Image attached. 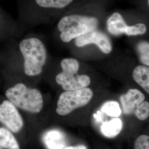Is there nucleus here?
<instances>
[{"mask_svg":"<svg viewBox=\"0 0 149 149\" xmlns=\"http://www.w3.org/2000/svg\"><path fill=\"white\" fill-rule=\"evenodd\" d=\"M8 82L5 90V97L20 111L38 114L44 108L42 92L36 88L29 87L24 82L16 81L11 74L7 75Z\"/></svg>","mask_w":149,"mask_h":149,"instance_id":"1","label":"nucleus"},{"mask_svg":"<svg viewBox=\"0 0 149 149\" xmlns=\"http://www.w3.org/2000/svg\"><path fill=\"white\" fill-rule=\"evenodd\" d=\"M18 49L22 58L23 74L31 77L42 74L48 58L47 50L43 42L38 38H26L19 42Z\"/></svg>","mask_w":149,"mask_h":149,"instance_id":"2","label":"nucleus"},{"mask_svg":"<svg viewBox=\"0 0 149 149\" xmlns=\"http://www.w3.org/2000/svg\"><path fill=\"white\" fill-rule=\"evenodd\" d=\"M98 24V19L94 17L72 15L65 16L58 23V28L60 32V37L65 43L95 30Z\"/></svg>","mask_w":149,"mask_h":149,"instance_id":"3","label":"nucleus"},{"mask_svg":"<svg viewBox=\"0 0 149 149\" xmlns=\"http://www.w3.org/2000/svg\"><path fill=\"white\" fill-rule=\"evenodd\" d=\"M62 71L56 75V83L65 91H75L87 87L90 77L86 74H79L80 63L74 58L64 59L61 62Z\"/></svg>","mask_w":149,"mask_h":149,"instance_id":"4","label":"nucleus"},{"mask_svg":"<svg viewBox=\"0 0 149 149\" xmlns=\"http://www.w3.org/2000/svg\"><path fill=\"white\" fill-rule=\"evenodd\" d=\"M93 96V91L87 87L78 90L65 91L59 96L56 112L60 116H66L75 109L86 106Z\"/></svg>","mask_w":149,"mask_h":149,"instance_id":"5","label":"nucleus"},{"mask_svg":"<svg viewBox=\"0 0 149 149\" xmlns=\"http://www.w3.org/2000/svg\"><path fill=\"white\" fill-rule=\"evenodd\" d=\"M0 125L16 135L24 127L20 110L5 97L0 98Z\"/></svg>","mask_w":149,"mask_h":149,"instance_id":"6","label":"nucleus"},{"mask_svg":"<svg viewBox=\"0 0 149 149\" xmlns=\"http://www.w3.org/2000/svg\"><path fill=\"white\" fill-rule=\"evenodd\" d=\"M75 44L78 47H82L87 44H95L104 53L109 54L112 50L109 38L103 32L96 29L88 32L75 39Z\"/></svg>","mask_w":149,"mask_h":149,"instance_id":"7","label":"nucleus"},{"mask_svg":"<svg viewBox=\"0 0 149 149\" xmlns=\"http://www.w3.org/2000/svg\"><path fill=\"white\" fill-rule=\"evenodd\" d=\"M144 94L137 89H130L127 93L120 97L123 112L125 114H131L139 105L145 101Z\"/></svg>","mask_w":149,"mask_h":149,"instance_id":"8","label":"nucleus"},{"mask_svg":"<svg viewBox=\"0 0 149 149\" xmlns=\"http://www.w3.org/2000/svg\"><path fill=\"white\" fill-rule=\"evenodd\" d=\"M107 27L108 31L111 34L118 36L124 34L128 25L125 23L122 16L118 12H115L108 19Z\"/></svg>","mask_w":149,"mask_h":149,"instance_id":"9","label":"nucleus"},{"mask_svg":"<svg viewBox=\"0 0 149 149\" xmlns=\"http://www.w3.org/2000/svg\"><path fill=\"white\" fill-rule=\"evenodd\" d=\"M0 149H21L16 135L1 125Z\"/></svg>","mask_w":149,"mask_h":149,"instance_id":"10","label":"nucleus"},{"mask_svg":"<svg viewBox=\"0 0 149 149\" xmlns=\"http://www.w3.org/2000/svg\"><path fill=\"white\" fill-rule=\"evenodd\" d=\"M122 127L121 119L117 117L103 123L101 130L102 133L104 136L108 138H113L120 133Z\"/></svg>","mask_w":149,"mask_h":149,"instance_id":"11","label":"nucleus"},{"mask_svg":"<svg viewBox=\"0 0 149 149\" xmlns=\"http://www.w3.org/2000/svg\"><path fill=\"white\" fill-rule=\"evenodd\" d=\"M133 77L134 81L149 93V67L139 65L134 70Z\"/></svg>","mask_w":149,"mask_h":149,"instance_id":"12","label":"nucleus"},{"mask_svg":"<svg viewBox=\"0 0 149 149\" xmlns=\"http://www.w3.org/2000/svg\"><path fill=\"white\" fill-rule=\"evenodd\" d=\"M45 143L50 149H63L66 146V140L63 134L57 130H52L45 137Z\"/></svg>","mask_w":149,"mask_h":149,"instance_id":"13","label":"nucleus"},{"mask_svg":"<svg viewBox=\"0 0 149 149\" xmlns=\"http://www.w3.org/2000/svg\"><path fill=\"white\" fill-rule=\"evenodd\" d=\"M15 33V22L0 8V38H6Z\"/></svg>","mask_w":149,"mask_h":149,"instance_id":"14","label":"nucleus"},{"mask_svg":"<svg viewBox=\"0 0 149 149\" xmlns=\"http://www.w3.org/2000/svg\"><path fill=\"white\" fill-rule=\"evenodd\" d=\"M36 5L44 9H61L69 5L74 0H34Z\"/></svg>","mask_w":149,"mask_h":149,"instance_id":"15","label":"nucleus"},{"mask_svg":"<svg viewBox=\"0 0 149 149\" xmlns=\"http://www.w3.org/2000/svg\"><path fill=\"white\" fill-rule=\"evenodd\" d=\"M101 112L109 117L117 118L120 116L122 110L118 102L109 101L106 102L102 105Z\"/></svg>","mask_w":149,"mask_h":149,"instance_id":"16","label":"nucleus"},{"mask_svg":"<svg viewBox=\"0 0 149 149\" xmlns=\"http://www.w3.org/2000/svg\"><path fill=\"white\" fill-rule=\"evenodd\" d=\"M137 49L140 61L146 66H149V43L141 42L139 43Z\"/></svg>","mask_w":149,"mask_h":149,"instance_id":"17","label":"nucleus"},{"mask_svg":"<svg viewBox=\"0 0 149 149\" xmlns=\"http://www.w3.org/2000/svg\"><path fill=\"white\" fill-rule=\"evenodd\" d=\"M134 113L139 120H146L149 116V102L145 101L143 102L136 107Z\"/></svg>","mask_w":149,"mask_h":149,"instance_id":"18","label":"nucleus"},{"mask_svg":"<svg viewBox=\"0 0 149 149\" xmlns=\"http://www.w3.org/2000/svg\"><path fill=\"white\" fill-rule=\"evenodd\" d=\"M147 31L146 26L143 23H139L132 26H128L124 34L127 36H138L144 34Z\"/></svg>","mask_w":149,"mask_h":149,"instance_id":"19","label":"nucleus"},{"mask_svg":"<svg viewBox=\"0 0 149 149\" xmlns=\"http://www.w3.org/2000/svg\"><path fill=\"white\" fill-rule=\"evenodd\" d=\"M134 149H149V137L146 135H140L134 143Z\"/></svg>","mask_w":149,"mask_h":149,"instance_id":"20","label":"nucleus"},{"mask_svg":"<svg viewBox=\"0 0 149 149\" xmlns=\"http://www.w3.org/2000/svg\"><path fill=\"white\" fill-rule=\"evenodd\" d=\"M64 149H87V148L84 145H79L74 146H69L64 148Z\"/></svg>","mask_w":149,"mask_h":149,"instance_id":"21","label":"nucleus"},{"mask_svg":"<svg viewBox=\"0 0 149 149\" xmlns=\"http://www.w3.org/2000/svg\"><path fill=\"white\" fill-rule=\"evenodd\" d=\"M148 5H149V0H148Z\"/></svg>","mask_w":149,"mask_h":149,"instance_id":"22","label":"nucleus"}]
</instances>
